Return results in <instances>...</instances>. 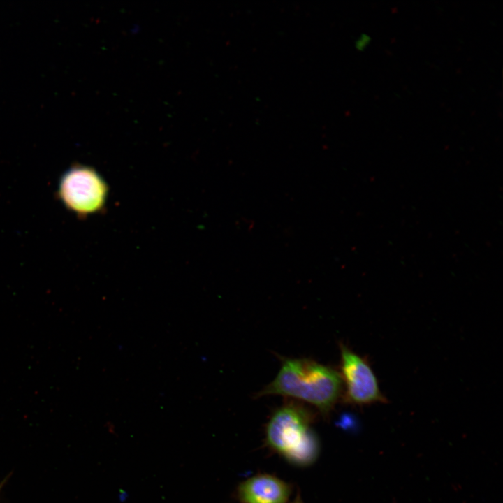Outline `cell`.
Masks as SVG:
<instances>
[{"label": "cell", "mask_w": 503, "mask_h": 503, "mask_svg": "<svg viewBox=\"0 0 503 503\" xmlns=\"http://www.w3.org/2000/svg\"><path fill=\"white\" fill-rule=\"evenodd\" d=\"M342 388L340 374L333 368L307 358H288L260 395L293 398L313 405L323 416H328Z\"/></svg>", "instance_id": "obj_1"}, {"label": "cell", "mask_w": 503, "mask_h": 503, "mask_svg": "<svg viewBox=\"0 0 503 503\" xmlns=\"http://www.w3.org/2000/svg\"><path fill=\"white\" fill-rule=\"evenodd\" d=\"M291 503H304V502H302L301 497L298 495Z\"/></svg>", "instance_id": "obj_7"}, {"label": "cell", "mask_w": 503, "mask_h": 503, "mask_svg": "<svg viewBox=\"0 0 503 503\" xmlns=\"http://www.w3.org/2000/svg\"><path fill=\"white\" fill-rule=\"evenodd\" d=\"M291 486L270 474H258L238 486L236 496L241 503H287Z\"/></svg>", "instance_id": "obj_5"}, {"label": "cell", "mask_w": 503, "mask_h": 503, "mask_svg": "<svg viewBox=\"0 0 503 503\" xmlns=\"http://www.w3.org/2000/svg\"><path fill=\"white\" fill-rule=\"evenodd\" d=\"M313 419L312 414L300 404H284L275 411L266 425L268 446L294 466L307 467L313 465L320 453Z\"/></svg>", "instance_id": "obj_2"}, {"label": "cell", "mask_w": 503, "mask_h": 503, "mask_svg": "<svg viewBox=\"0 0 503 503\" xmlns=\"http://www.w3.org/2000/svg\"><path fill=\"white\" fill-rule=\"evenodd\" d=\"M59 191L66 207L78 214H87L98 212L104 206L108 187L94 169L78 166L64 175Z\"/></svg>", "instance_id": "obj_3"}, {"label": "cell", "mask_w": 503, "mask_h": 503, "mask_svg": "<svg viewBox=\"0 0 503 503\" xmlns=\"http://www.w3.org/2000/svg\"><path fill=\"white\" fill-rule=\"evenodd\" d=\"M341 378L347 402L366 405L386 402L377 379L367 360L344 344L340 345Z\"/></svg>", "instance_id": "obj_4"}, {"label": "cell", "mask_w": 503, "mask_h": 503, "mask_svg": "<svg viewBox=\"0 0 503 503\" xmlns=\"http://www.w3.org/2000/svg\"><path fill=\"white\" fill-rule=\"evenodd\" d=\"M368 38L366 39L364 38V36H362L360 38H359L356 41V46L358 49H363L365 48V46L367 44L368 42Z\"/></svg>", "instance_id": "obj_6"}]
</instances>
